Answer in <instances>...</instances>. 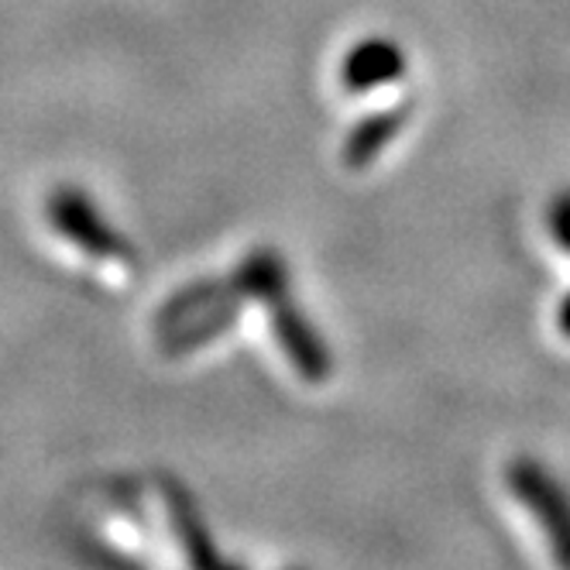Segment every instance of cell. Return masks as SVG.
<instances>
[{
  "label": "cell",
  "mask_w": 570,
  "mask_h": 570,
  "mask_svg": "<svg viewBox=\"0 0 570 570\" xmlns=\"http://www.w3.org/2000/svg\"><path fill=\"white\" fill-rule=\"evenodd\" d=\"M49 224L90 258H131L128 237L117 234L97 210V203L76 186H59L49 196Z\"/></svg>",
  "instance_id": "1"
},
{
  "label": "cell",
  "mask_w": 570,
  "mask_h": 570,
  "mask_svg": "<svg viewBox=\"0 0 570 570\" xmlns=\"http://www.w3.org/2000/svg\"><path fill=\"white\" fill-rule=\"evenodd\" d=\"M509 488L540 522V529L550 540L553 557L563 567H570V499H567L563 488L529 458H519L509 464Z\"/></svg>",
  "instance_id": "2"
},
{
  "label": "cell",
  "mask_w": 570,
  "mask_h": 570,
  "mask_svg": "<svg viewBox=\"0 0 570 570\" xmlns=\"http://www.w3.org/2000/svg\"><path fill=\"white\" fill-rule=\"evenodd\" d=\"M268 306V323H272V334L282 347V354L289 357V364L299 372L303 382H327L334 372V357L327 341L320 337V331L306 320V313L289 299V293L265 303Z\"/></svg>",
  "instance_id": "3"
},
{
  "label": "cell",
  "mask_w": 570,
  "mask_h": 570,
  "mask_svg": "<svg viewBox=\"0 0 570 570\" xmlns=\"http://www.w3.org/2000/svg\"><path fill=\"white\" fill-rule=\"evenodd\" d=\"M410 69L402 46L385 35H368L347 49L341 59V83L347 94H375L382 87H392Z\"/></svg>",
  "instance_id": "4"
},
{
  "label": "cell",
  "mask_w": 570,
  "mask_h": 570,
  "mask_svg": "<svg viewBox=\"0 0 570 570\" xmlns=\"http://www.w3.org/2000/svg\"><path fill=\"white\" fill-rule=\"evenodd\" d=\"M413 104L405 100L399 107H389V110H379V114H368L361 117L357 125L351 128L347 141H344V166L347 169H368L372 161L385 151V145L402 131L405 117H410Z\"/></svg>",
  "instance_id": "5"
},
{
  "label": "cell",
  "mask_w": 570,
  "mask_h": 570,
  "mask_svg": "<svg viewBox=\"0 0 570 570\" xmlns=\"http://www.w3.org/2000/svg\"><path fill=\"white\" fill-rule=\"evenodd\" d=\"M230 293L272 303L289 293V268L275 248H255L230 275Z\"/></svg>",
  "instance_id": "6"
},
{
  "label": "cell",
  "mask_w": 570,
  "mask_h": 570,
  "mask_svg": "<svg viewBox=\"0 0 570 570\" xmlns=\"http://www.w3.org/2000/svg\"><path fill=\"white\" fill-rule=\"evenodd\" d=\"M234 299L227 296V299L207 306V313H196L186 323H179V327H173L169 334H161V341H166L169 354H186V351H193L199 344L214 341L217 334H224L230 327V320H237V303Z\"/></svg>",
  "instance_id": "7"
},
{
  "label": "cell",
  "mask_w": 570,
  "mask_h": 570,
  "mask_svg": "<svg viewBox=\"0 0 570 570\" xmlns=\"http://www.w3.org/2000/svg\"><path fill=\"white\" fill-rule=\"evenodd\" d=\"M227 296H230V278L227 282H196V285H189V289L176 293L166 306H161V313H158V331L169 334L173 327H179V323H186L189 316L203 313L207 306H214V303H220Z\"/></svg>",
  "instance_id": "8"
},
{
  "label": "cell",
  "mask_w": 570,
  "mask_h": 570,
  "mask_svg": "<svg viewBox=\"0 0 570 570\" xmlns=\"http://www.w3.org/2000/svg\"><path fill=\"white\" fill-rule=\"evenodd\" d=\"M547 230L557 248L570 255V193L553 196L550 210H547Z\"/></svg>",
  "instance_id": "9"
},
{
  "label": "cell",
  "mask_w": 570,
  "mask_h": 570,
  "mask_svg": "<svg viewBox=\"0 0 570 570\" xmlns=\"http://www.w3.org/2000/svg\"><path fill=\"white\" fill-rule=\"evenodd\" d=\"M557 331L570 341V296H563L557 306Z\"/></svg>",
  "instance_id": "10"
}]
</instances>
